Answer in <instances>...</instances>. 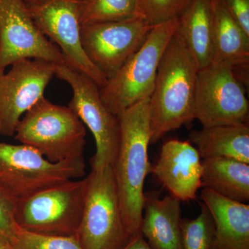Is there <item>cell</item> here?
Here are the masks:
<instances>
[{
	"label": "cell",
	"instance_id": "cell-7",
	"mask_svg": "<svg viewBox=\"0 0 249 249\" xmlns=\"http://www.w3.org/2000/svg\"><path fill=\"white\" fill-rule=\"evenodd\" d=\"M86 186V178L70 180L16 201V224L44 235L76 237L84 209Z\"/></svg>",
	"mask_w": 249,
	"mask_h": 249
},
{
	"label": "cell",
	"instance_id": "cell-24",
	"mask_svg": "<svg viewBox=\"0 0 249 249\" xmlns=\"http://www.w3.org/2000/svg\"><path fill=\"white\" fill-rule=\"evenodd\" d=\"M139 14L150 25L178 18L192 0H136Z\"/></svg>",
	"mask_w": 249,
	"mask_h": 249
},
{
	"label": "cell",
	"instance_id": "cell-3",
	"mask_svg": "<svg viewBox=\"0 0 249 249\" xmlns=\"http://www.w3.org/2000/svg\"><path fill=\"white\" fill-rule=\"evenodd\" d=\"M14 137L47 160L60 162L83 157L86 129L70 107L44 96L22 116Z\"/></svg>",
	"mask_w": 249,
	"mask_h": 249
},
{
	"label": "cell",
	"instance_id": "cell-16",
	"mask_svg": "<svg viewBox=\"0 0 249 249\" xmlns=\"http://www.w3.org/2000/svg\"><path fill=\"white\" fill-rule=\"evenodd\" d=\"M201 198L214 223L212 249H249V206L227 199L208 188Z\"/></svg>",
	"mask_w": 249,
	"mask_h": 249
},
{
	"label": "cell",
	"instance_id": "cell-20",
	"mask_svg": "<svg viewBox=\"0 0 249 249\" xmlns=\"http://www.w3.org/2000/svg\"><path fill=\"white\" fill-rule=\"evenodd\" d=\"M201 188L247 204L249 201V164L227 158L202 160Z\"/></svg>",
	"mask_w": 249,
	"mask_h": 249
},
{
	"label": "cell",
	"instance_id": "cell-8",
	"mask_svg": "<svg viewBox=\"0 0 249 249\" xmlns=\"http://www.w3.org/2000/svg\"><path fill=\"white\" fill-rule=\"evenodd\" d=\"M55 76L71 87L73 95L68 107L94 137L96 152L90 160L91 169L113 165L120 142V121L103 102L100 87L67 65H56Z\"/></svg>",
	"mask_w": 249,
	"mask_h": 249
},
{
	"label": "cell",
	"instance_id": "cell-29",
	"mask_svg": "<svg viewBox=\"0 0 249 249\" xmlns=\"http://www.w3.org/2000/svg\"><path fill=\"white\" fill-rule=\"evenodd\" d=\"M27 5L37 4V3L41 2L44 0H24Z\"/></svg>",
	"mask_w": 249,
	"mask_h": 249
},
{
	"label": "cell",
	"instance_id": "cell-21",
	"mask_svg": "<svg viewBox=\"0 0 249 249\" xmlns=\"http://www.w3.org/2000/svg\"><path fill=\"white\" fill-rule=\"evenodd\" d=\"M80 7L82 25L142 18L136 0H83Z\"/></svg>",
	"mask_w": 249,
	"mask_h": 249
},
{
	"label": "cell",
	"instance_id": "cell-2",
	"mask_svg": "<svg viewBox=\"0 0 249 249\" xmlns=\"http://www.w3.org/2000/svg\"><path fill=\"white\" fill-rule=\"evenodd\" d=\"M119 118L120 142L112 166L124 226L132 238L140 233L144 183L151 172L150 98L136 103Z\"/></svg>",
	"mask_w": 249,
	"mask_h": 249
},
{
	"label": "cell",
	"instance_id": "cell-13",
	"mask_svg": "<svg viewBox=\"0 0 249 249\" xmlns=\"http://www.w3.org/2000/svg\"><path fill=\"white\" fill-rule=\"evenodd\" d=\"M153 27L142 18L84 24L82 45L90 61L108 79L142 47Z\"/></svg>",
	"mask_w": 249,
	"mask_h": 249
},
{
	"label": "cell",
	"instance_id": "cell-15",
	"mask_svg": "<svg viewBox=\"0 0 249 249\" xmlns=\"http://www.w3.org/2000/svg\"><path fill=\"white\" fill-rule=\"evenodd\" d=\"M181 201L168 195L160 197V192L144 195L143 211L140 232L152 249H182Z\"/></svg>",
	"mask_w": 249,
	"mask_h": 249
},
{
	"label": "cell",
	"instance_id": "cell-30",
	"mask_svg": "<svg viewBox=\"0 0 249 249\" xmlns=\"http://www.w3.org/2000/svg\"><path fill=\"white\" fill-rule=\"evenodd\" d=\"M78 1H83V0H78Z\"/></svg>",
	"mask_w": 249,
	"mask_h": 249
},
{
	"label": "cell",
	"instance_id": "cell-4",
	"mask_svg": "<svg viewBox=\"0 0 249 249\" xmlns=\"http://www.w3.org/2000/svg\"><path fill=\"white\" fill-rule=\"evenodd\" d=\"M178 26V18L154 26L142 47L100 88L103 102L114 115L150 98L160 59Z\"/></svg>",
	"mask_w": 249,
	"mask_h": 249
},
{
	"label": "cell",
	"instance_id": "cell-22",
	"mask_svg": "<svg viewBox=\"0 0 249 249\" xmlns=\"http://www.w3.org/2000/svg\"><path fill=\"white\" fill-rule=\"evenodd\" d=\"M201 211L196 219L181 218L182 249H212L214 236V223L207 206L201 204Z\"/></svg>",
	"mask_w": 249,
	"mask_h": 249
},
{
	"label": "cell",
	"instance_id": "cell-6",
	"mask_svg": "<svg viewBox=\"0 0 249 249\" xmlns=\"http://www.w3.org/2000/svg\"><path fill=\"white\" fill-rule=\"evenodd\" d=\"M85 175L83 157L52 162L28 145L0 142V187L15 201Z\"/></svg>",
	"mask_w": 249,
	"mask_h": 249
},
{
	"label": "cell",
	"instance_id": "cell-11",
	"mask_svg": "<svg viewBox=\"0 0 249 249\" xmlns=\"http://www.w3.org/2000/svg\"><path fill=\"white\" fill-rule=\"evenodd\" d=\"M24 59L67 65L58 47L36 25L24 0H0V71Z\"/></svg>",
	"mask_w": 249,
	"mask_h": 249
},
{
	"label": "cell",
	"instance_id": "cell-18",
	"mask_svg": "<svg viewBox=\"0 0 249 249\" xmlns=\"http://www.w3.org/2000/svg\"><path fill=\"white\" fill-rule=\"evenodd\" d=\"M214 58L212 64L237 68L249 65V36L228 11L223 0H211Z\"/></svg>",
	"mask_w": 249,
	"mask_h": 249
},
{
	"label": "cell",
	"instance_id": "cell-12",
	"mask_svg": "<svg viewBox=\"0 0 249 249\" xmlns=\"http://www.w3.org/2000/svg\"><path fill=\"white\" fill-rule=\"evenodd\" d=\"M56 65L24 59L13 64L9 71H0V134L14 136L24 114L45 96Z\"/></svg>",
	"mask_w": 249,
	"mask_h": 249
},
{
	"label": "cell",
	"instance_id": "cell-28",
	"mask_svg": "<svg viewBox=\"0 0 249 249\" xmlns=\"http://www.w3.org/2000/svg\"><path fill=\"white\" fill-rule=\"evenodd\" d=\"M0 249H13L7 241L0 237Z\"/></svg>",
	"mask_w": 249,
	"mask_h": 249
},
{
	"label": "cell",
	"instance_id": "cell-1",
	"mask_svg": "<svg viewBox=\"0 0 249 249\" xmlns=\"http://www.w3.org/2000/svg\"><path fill=\"white\" fill-rule=\"evenodd\" d=\"M199 71L193 55L176 31L160 59L150 97V144L194 120Z\"/></svg>",
	"mask_w": 249,
	"mask_h": 249
},
{
	"label": "cell",
	"instance_id": "cell-27",
	"mask_svg": "<svg viewBox=\"0 0 249 249\" xmlns=\"http://www.w3.org/2000/svg\"><path fill=\"white\" fill-rule=\"evenodd\" d=\"M122 249H152L142 234L134 236Z\"/></svg>",
	"mask_w": 249,
	"mask_h": 249
},
{
	"label": "cell",
	"instance_id": "cell-9",
	"mask_svg": "<svg viewBox=\"0 0 249 249\" xmlns=\"http://www.w3.org/2000/svg\"><path fill=\"white\" fill-rule=\"evenodd\" d=\"M194 119L202 127L249 124L245 88L231 67L212 64L199 70L196 79Z\"/></svg>",
	"mask_w": 249,
	"mask_h": 249
},
{
	"label": "cell",
	"instance_id": "cell-10",
	"mask_svg": "<svg viewBox=\"0 0 249 249\" xmlns=\"http://www.w3.org/2000/svg\"><path fill=\"white\" fill-rule=\"evenodd\" d=\"M27 6L36 25L58 47L67 65L90 77L103 88L107 77L90 61L82 45L80 1L44 0Z\"/></svg>",
	"mask_w": 249,
	"mask_h": 249
},
{
	"label": "cell",
	"instance_id": "cell-25",
	"mask_svg": "<svg viewBox=\"0 0 249 249\" xmlns=\"http://www.w3.org/2000/svg\"><path fill=\"white\" fill-rule=\"evenodd\" d=\"M15 204L16 201L0 187V237L7 242L17 228L14 218Z\"/></svg>",
	"mask_w": 249,
	"mask_h": 249
},
{
	"label": "cell",
	"instance_id": "cell-5",
	"mask_svg": "<svg viewBox=\"0 0 249 249\" xmlns=\"http://www.w3.org/2000/svg\"><path fill=\"white\" fill-rule=\"evenodd\" d=\"M86 180L77 240L83 249H122L132 238L124 226L112 165L91 169Z\"/></svg>",
	"mask_w": 249,
	"mask_h": 249
},
{
	"label": "cell",
	"instance_id": "cell-17",
	"mask_svg": "<svg viewBox=\"0 0 249 249\" xmlns=\"http://www.w3.org/2000/svg\"><path fill=\"white\" fill-rule=\"evenodd\" d=\"M177 32L182 37L199 70L212 65L214 44L211 0H192L178 17Z\"/></svg>",
	"mask_w": 249,
	"mask_h": 249
},
{
	"label": "cell",
	"instance_id": "cell-14",
	"mask_svg": "<svg viewBox=\"0 0 249 249\" xmlns=\"http://www.w3.org/2000/svg\"><path fill=\"white\" fill-rule=\"evenodd\" d=\"M202 160L189 142L172 139L162 145L151 172L159 182L180 201L196 199L201 188Z\"/></svg>",
	"mask_w": 249,
	"mask_h": 249
},
{
	"label": "cell",
	"instance_id": "cell-26",
	"mask_svg": "<svg viewBox=\"0 0 249 249\" xmlns=\"http://www.w3.org/2000/svg\"><path fill=\"white\" fill-rule=\"evenodd\" d=\"M236 22L249 36V0H223Z\"/></svg>",
	"mask_w": 249,
	"mask_h": 249
},
{
	"label": "cell",
	"instance_id": "cell-19",
	"mask_svg": "<svg viewBox=\"0 0 249 249\" xmlns=\"http://www.w3.org/2000/svg\"><path fill=\"white\" fill-rule=\"evenodd\" d=\"M189 142L201 160L231 159L249 164V124L202 127L192 131Z\"/></svg>",
	"mask_w": 249,
	"mask_h": 249
},
{
	"label": "cell",
	"instance_id": "cell-23",
	"mask_svg": "<svg viewBox=\"0 0 249 249\" xmlns=\"http://www.w3.org/2000/svg\"><path fill=\"white\" fill-rule=\"evenodd\" d=\"M8 242L13 249H83L75 236L44 235L18 225Z\"/></svg>",
	"mask_w": 249,
	"mask_h": 249
}]
</instances>
